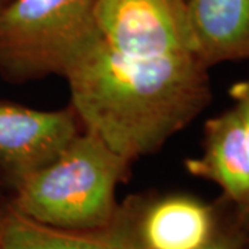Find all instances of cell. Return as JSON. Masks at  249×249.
Listing matches in <instances>:
<instances>
[{
	"label": "cell",
	"instance_id": "cell-1",
	"mask_svg": "<svg viewBox=\"0 0 249 249\" xmlns=\"http://www.w3.org/2000/svg\"><path fill=\"white\" fill-rule=\"evenodd\" d=\"M208 70L196 53L134 57L100 39L65 79L83 130L132 162L158 151L208 107Z\"/></svg>",
	"mask_w": 249,
	"mask_h": 249
},
{
	"label": "cell",
	"instance_id": "cell-2",
	"mask_svg": "<svg viewBox=\"0 0 249 249\" xmlns=\"http://www.w3.org/2000/svg\"><path fill=\"white\" fill-rule=\"evenodd\" d=\"M130 160L90 132H79L57 157L22 178L10 206L46 226L71 230L103 227L119 204L116 188Z\"/></svg>",
	"mask_w": 249,
	"mask_h": 249
},
{
	"label": "cell",
	"instance_id": "cell-3",
	"mask_svg": "<svg viewBox=\"0 0 249 249\" xmlns=\"http://www.w3.org/2000/svg\"><path fill=\"white\" fill-rule=\"evenodd\" d=\"M98 0H10L0 10V76L25 83L58 75L100 40Z\"/></svg>",
	"mask_w": 249,
	"mask_h": 249
},
{
	"label": "cell",
	"instance_id": "cell-4",
	"mask_svg": "<svg viewBox=\"0 0 249 249\" xmlns=\"http://www.w3.org/2000/svg\"><path fill=\"white\" fill-rule=\"evenodd\" d=\"M103 43L134 57L196 53L184 0H98Z\"/></svg>",
	"mask_w": 249,
	"mask_h": 249
},
{
	"label": "cell",
	"instance_id": "cell-5",
	"mask_svg": "<svg viewBox=\"0 0 249 249\" xmlns=\"http://www.w3.org/2000/svg\"><path fill=\"white\" fill-rule=\"evenodd\" d=\"M72 108L43 111L0 100V186L14 190L79 133Z\"/></svg>",
	"mask_w": 249,
	"mask_h": 249
},
{
	"label": "cell",
	"instance_id": "cell-6",
	"mask_svg": "<svg viewBox=\"0 0 249 249\" xmlns=\"http://www.w3.org/2000/svg\"><path fill=\"white\" fill-rule=\"evenodd\" d=\"M144 198L129 196L108 224L88 230L46 226L7 205L0 249H145L139 231Z\"/></svg>",
	"mask_w": 249,
	"mask_h": 249
},
{
	"label": "cell",
	"instance_id": "cell-7",
	"mask_svg": "<svg viewBox=\"0 0 249 249\" xmlns=\"http://www.w3.org/2000/svg\"><path fill=\"white\" fill-rule=\"evenodd\" d=\"M184 165L190 175L219 186L238 213L248 212L249 139L232 106L206 121L202 152Z\"/></svg>",
	"mask_w": 249,
	"mask_h": 249
},
{
	"label": "cell",
	"instance_id": "cell-8",
	"mask_svg": "<svg viewBox=\"0 0 249 249\" xmlns=\"http://www.w3.org/2000/svg\"><path fill=\"white\" fill-rule=\"evenodd\" d=\"M220 222L214 206L187 194L144 198L139 231L145 249H199Z\"/></svg>",
	"mask_w": 249,
	"mask_h": 249
},
{
	"label": "cell",
	"instance_id": "cell-9",
	"mask_svg": "<svg viewBox=\"0 0 249 249\" xmlns=\"http://www.w3.org/2000/svg\"><path fill=\"white\" fill-rule=\"evenodd\" d=\"M196 55L208 68L249 61V0H184Z\"/></svg>",
	"mask_w": 249,
	"mask_h": 249
},
{
	"label": "cell",
	"instance_id": "cell-10",
	"mask_svg": "<svg viewBox=\"0 0 249 249\" xmlns=\"http://www.w3.org/2000/svg\"><path fill=\"white\" fill-rule=\"evenodd\" d=\"M248 237L242 227L241 217L237 212L234 222H219L212 238L199 249H245Z\"/></svg>",
	"mask_w": 249,
	"mask_h": 249
},
{
	"label": "cell",
	"instance_id": "cell-11",
	"mask_svg": "<svg viewBox=\"0 0 249 249\" xmlns=\"http://www.w3.org/2000/svg\"><path fill=\"white\" fill-rule=\"evenodd\" d=\"M240 217H241V223H242V227H244V230H245V232H247V237H248V241H249V211L247 212V213L240 214Z\"/></svg>",
	"mask_w": 249,
	"mask_h": 249
},
{
	"label": "cell",
	"instance_id": "cell-12",
	"mask_svg": "<svg viewBox=\"0 0 249 249\" xmlns=\"http://www.w3.org/2000/svg\"><path fill=\"white\" fill-rule=\"evenodd\" d=\"M6 206L0 205V248H1V234H3V224H4V214H6Z\"/></svg>",
	"mask_w": 249,
	"mask_h": 249
},
{
	"label": "cell",
	"instance_id": "cell-13",
	"mask_svg": "<svg viewBox=\"0 0 249 249\" xmlns=\"http://www.w3.org/2000/svg\"><path fill=\"white\" fill-rule=\"evenodd\" d=\"M10 0H0V10L3 9V7H4V6H6V4H7V3H9Z\"/></svg>",
	"mask_w": 249,
	"mask_h": 249
},
{
	"label": "cell",
	"instance_id": "cell-14",
	"mask_svg": "<svg viewBox=\"0 0 249 249\" xmlns=\"http://www.w3.org/2000/svg\"><path fill=\"white\" fill-rule=\"evenodd\" d=\"M245 249H249V241H248V245H247V248Z\"/></svg>",
	"mask_w": 249,
	"mask_h": 249
}]
</instances>
